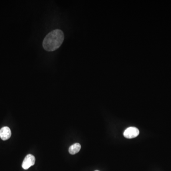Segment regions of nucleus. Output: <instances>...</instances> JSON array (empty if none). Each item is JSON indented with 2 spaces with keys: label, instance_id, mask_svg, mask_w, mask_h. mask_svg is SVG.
<instances>
[{
  "label": "nucleus",
  "instance_id": "f257e3e1",
  "mask_svg": "<svg viewBox=\"0 0 171 171\" xmlns=\"http://www.w3.org/2000/svg\"><path fill=\"white\" fill-rule=\"evenodd\" d=\"M64 39L63 31L60 29H54L45 37L42 43L43 47L47 51H53L60 47Z\"/></svg>",
  "mask_w": 171,
  "mask_h": 171
},
{
  "label": "nucleus",
  "instance_id": "f03ea898",
  "mask_svg": "<svg viewBox=\"0 0 171 171\" xmlns=\"http://www.w3.org/2000/svg\"><path fill=\"white\" fill-rule=\"evenodd\" d=\"M139 134V130L137 128L135 127H130L128 128L124 132V136L128 139L136 138Z\"/></svg>",
  "mask_w": 171,
  "mask_h": 171
},
{
  "label": "nucleus",
  "instance_id": "7ed1b4c3",
  "mask_svg": "<svg viewBox=\"0 0 171 171\" xmlns=\"http://www.w3.org/2000/svg\"><path fill=\"white\" fill-rule=\"evenodd\" d=\"M35 158L33 155L29 154L24 158L23 164L22 167L24 170H27L29 167L35 164Z\"/></svg>",
  "mask_w": 171,
  "mask_h": 171
},
{
  "label": "nucleus",
  "instance_id": "20e7f679",
  "mask_svg": "<svg viewBox=\"0 0 171 171\" xmlns=\"http://www.w3.org/2000/svg\"><path fill=\"white\" fill-rule=\"evenodd\" d=\"M11 132L10 128L5 126L0 129V138L3 140H7L11 136Z\"/></svg>",
  "mask_w": 171,
  "mask_h": 171
},
{
  "label": "nucleus",
  "instance_id": "39448f33",
  "mask_svg": "<svg viewBox=\"0 0 171 171\" xmlns=\"http://www.w3.org/2000/svg\"><path fill=\"white\" fill-rule=\"evenodd\" d=\"M81 149V145L79 143H75L69 148V153L71 154H75L78 153Z\"/></svg>",
  "mask_w": 171,
  "mask_h": 171
},
{
  "label": "nucleus",
  "instance_id": "423d86ee",
  "mask_svg": "<svg viewBox=\"0 0 171 171\" xmlns=\"http://www.w3.org/2000/svg\"><path fill=\"white\" fill-rule=\"evenodd\" d=\"M98 171V170H96V171Z\"/></svg>",
  "mask_w": 171,
  "mask_h": 171
}]
</instances>
